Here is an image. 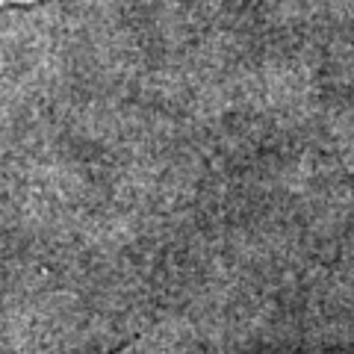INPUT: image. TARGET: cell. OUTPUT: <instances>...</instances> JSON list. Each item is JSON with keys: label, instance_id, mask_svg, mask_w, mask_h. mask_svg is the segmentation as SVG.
Returning a JSON list of instances; mask_svg holds the SVG:
<instances>
[{"label": "cell", "instance_id": "obj_1", "mask_svg": "<svg viewBox=\"0 0 354 354\" xmlns=\"http://www.w3.org/2000/svg\"><path fill=\"white\" fill-rule=\"evenodd\" d=\"M6 3H36V0H0V6H6Z\"/></svg>", "mask_w": 354, "mask_h": 354}]
</instances>
